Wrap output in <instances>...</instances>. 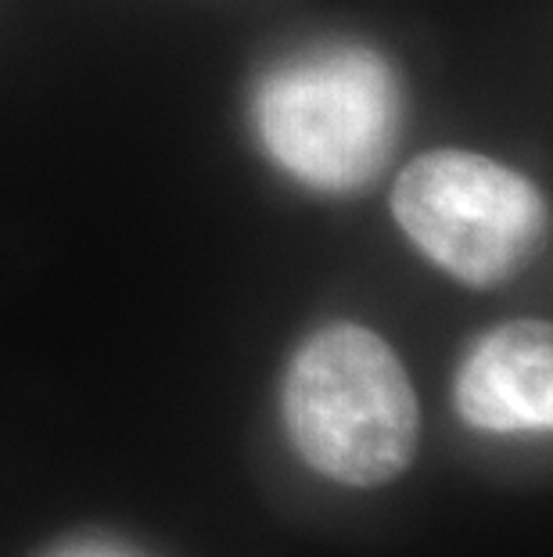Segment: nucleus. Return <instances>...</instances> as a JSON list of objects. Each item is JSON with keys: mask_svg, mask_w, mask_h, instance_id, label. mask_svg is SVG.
<instances>
[{"mask_svg": "<svg viewBox=\"0 0 553 557\" xmlns=\"http://www.w3.org/2000/svg\"><path fill=\"white\" fill-rule=\"evenodd\" d=\"M280 413L299 457L341 485H385L417 454L420 410L406 367L360 324H327L302 342Z\"/></svg>", "mask_w": 553, "mask_h": 557, "instance_id": "1", "label": "nucleus"}, {"mask_svg": "<svg viewBox=\"0 0 553 557\" xmlns=\"http://www.w3.org/2000/svg\"><path fill=\"white\" fill-rule=\"evenodd\" d=\"M252 109L255 134L280 170L316 191H356L392 159L403 90L378 51L324 44L269 69Z\"/></svg>", "mask_w": 553, "mask_h": 557, "instance_id": "2", "label": "nucleus"}, {"mask_svg": "<svg viewBox=\"0 0 553 557\" xmlns=\"http://www.w3.org/2000/svg\"><path fill=\"white\" fill-rule=\"evenodd\" d=\"M392 216L435 267L470 288H492L536 259L550 209L536 184L511 165L439 148L399 173Z\"/></svg>", "mask_w": 553, "mask_h": 557, "instance_id": "3", "label": "nucleus"}, {"mask_svg": "<svg viewBox=\"0 0 553 557\" xmlns=\"http://www.w3.org/2000/svg\"><path fill=\"white\" fill-rule=\"evenodd\" d=\"M461 421L492 435H546L553 429V331L543 320H511L475 342L453 382Z\"/></svg>", "mask_w": 553, "mask_h": 557, "instance_id": "4", "label": "nucleus"}, {"mask_svg": "<svg viewBox=\"0 0 553 557\" xmlns=\"http://www.w3.org/2000/svg\"><path fill=\"white\" fill-rule=\"evenodd\" d=\"M51 557H144L137 550L123 547V543H109V540H84V543H73V547L58 550Z\"/></svg>", "mask_w": 553, "mask_h": 557, "instance_id": "5", "label": "nucleus"}]
</instances>
